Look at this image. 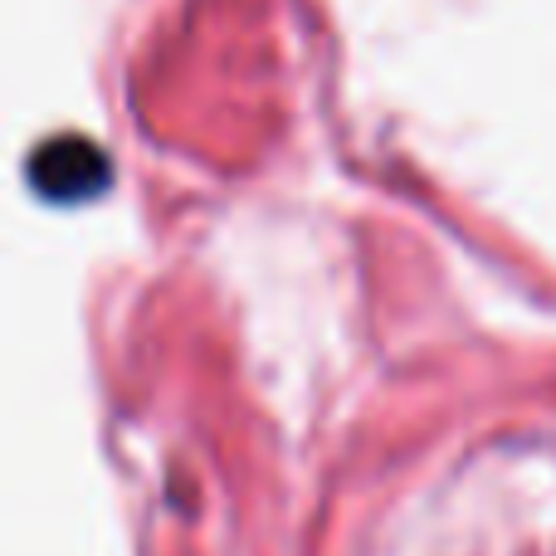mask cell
Masks as SVG:
<instances>
[{
  "instance_id": "1",
  "label": "cell",
  "mask_w": 556,
  "mask_h": 556,
  "mask_svg": "<svg viewBox=\"0 0 556 556\" xmlns=\"http://www.w3.org/2000/svg\"><path fill=\"white\" fill-rule=\"evenodd\" d=\"M108 181L103 156L88 142H54L35 156V186L49 201H74V195H93Z\"/></svg>"
}]
</instances>
